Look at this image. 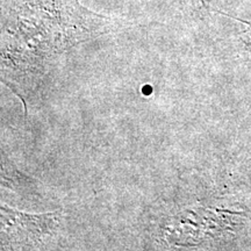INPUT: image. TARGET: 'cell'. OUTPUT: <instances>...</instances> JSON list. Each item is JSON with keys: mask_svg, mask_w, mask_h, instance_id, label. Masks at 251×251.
<instances>
[{"mask_svg": "<svg viewBox=\"0 0 251 251\" xmlns=\"http://www.w3.org/2000/svg\"><path fill=\"white\" fill-rule=\"evenodd\" d=\"M1 246H34L51 238L61 224V212L27 214L1 206Z\"/></svg>", "mask_w": 251, "mask_h": 251, "instance_id": "cell-1", "label": "cell"}, {"mask_svg": "<svg viewBox=\"0 0 251 251\" xmlns=\"http://www.w3.org/2000/svg\"><path fill=\"white\" fill-rule=\"evenodd\" d=\"M1 180L2 187L12 188L23 196L33 194L35 191V180L19 171L4 155L1 157Z\"/></svg>", "mask_w": 251, "mask_h": 251, "instance_id": "cell-2", "label": "cell"}]
</instances>
